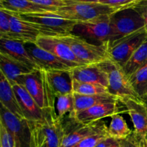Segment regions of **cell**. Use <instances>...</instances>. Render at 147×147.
Returning a JSON list of instances; mask_svg holds the SVG:
<instances>
[{
    "mask_svg": "<svg viewBox=\"0 0 147 147\" xmlns=\"http://www.w3.org/2000/svg\"><path fill=\"white\" fill-rule=\"evenodd\" d=\"M118 103H103L93 106L86 110L75 113L72 119L79 124L86 125L100 121L106 117H111L119 113V110Z\"/></svg>",
    "mask_w": 147,
    "mask_h": 147,
    "instance_id": "9a60e30c",
    "label": "cell"
},
{
    "mask_svg": "<svg viewBox=\"0 0 147 147\" xmlns=\"http://www.w3.org/2000/svg\"><path fill=\"white\" fill-rule=\"evenodd\" d=\"M119 142L118 140L111 137H106L101 142H99L96 147H119Z\"/></svg>",
    "mask_w": 147,
    "mask_h": 147,
    "instance_id": "8d00e7d4",
    "label": "cell"
},
{
    "mask_svg": "<svg viewBox=\"0 0 147 147\" xmlns=\"http://www.w3.org/2000/svg\"><path fill=\"white\" fill-rule=\"evenodd\" d=\"M0 100L1 105L20 119H25L19 105L12 86L4 74L0 73Z\"/></svg>",
    "mask_w": 147,
    "mask_h": 147,
    "instance_id": "7402d4cb",
    "label": "cell"
},
{
    "mask_svg": "<svg viewBox=\"0 0 147 147\" xmlns=\"http://www.w3.org/2000/svg\"><path fill=\"white\" fill-rule=\"evenodd\" d=\"M35 44L41 48L51 53L71 68L84 65L75 55L70 47L60 37L40 35L37 38Z\"/></svg>",
    "mask_w": 147,
    "mask_h": 147,
    "instance_id": "8fae6325",
    "label": "cell"
},
{
    "mask_svg": "<svg viewBox=\"0 0 147 147\" xmlns=\"http://www.w3.org/2000/svg\"><path fill=\"white\" fill-rule=\"evenodd\" d=\"M68 3H99L100 0H65Z\"/></svg>",
    "mask_w": 147,
    "mask_h": 147,
    "instance_id": "74e56055",
    "label": "cell"
},
{
    "mask_svg": "<svg viewBox=\"0 0 147 147\" xmlns=\"http://www.w3.org/2000/svg\"><path fill=\"white\" fill-rule=\"evenodd\" d=\"M117 8L101 3H68L57 9L55 13L72 21L87 22L104 15H111Z\"/></svg>",
    "mask_w": 147,
    "mask_h": 147,
    "instance_id": "5b68a950",
    "label": "cell"
},
{
    "mask_svg": "<svg viewBox=\"0 0 147 147\" xmlns=\"http://www.w3.org/2000/svg\"><path fill=\"white\" fill-rule=\"evenodd\" d=\"M0 122L4 125L11 136L14 147H30L32 131L28 121L19 119L1 106Z\"/></svg>",
    "mask_w": 147,
    "mask_h": 147,
    "instance_id": "30bf717a",
    "label": "cell"
},
{
    "mask_svg": "<svg viewBox=\"0 0 147 147\" xmlns=\"http://www.w3.org/2000/svg\"><path fill=\"white\" fill-rule=\"evenodd\" d=\"M1 8L17 14H31V13L55 12L56 9L44 7L30 0H0Z\"/></svg>",
    "mask_w": 147,
    "mask_h": 147,
    "instance_id": "603a6c76",
    "label": "cell"
},
{
    "mask_svg": "<svg viewBox=\"0 0 147 147\" xmlns=\"http://www.w3.org/2000/svg\"><path fill=\"white\" fill-rule=\"evenodd\" d=\"M24 119L30 122H40L45 119V109L42 110L22 86L17 83L11 84Z\"/></svg>",
    "mask_w": 147,
    "mask_h": 147,
    "instance_id": "4fadbf2b",
    "label": "cell"
},
{
    "mask_svg": "<svg viewBox=\"0 0 147 147\" xmlns=\"http://www.w3.org/2000/svg\"><path fill=\"white\" fill-rule=\"evenodd\" d=\"M0 70L11 84L17 83L20 76L36 70L2 52H0Z\"/></svg>",
    "mask_w": 147,
    "mask_h": 147,
    "instance_id": "ffe728a7",
    "label": "cell"
},
{
    "mask_svg": "<svg viewBox=\"0 0 147 147\" xmlns=\"http://www.w3.org/2000/svg\"><path fill=\"white\" fill-rule=\"evenodd\" d=\"M74 97V111L70 116L75 113L86 110L93 106L103 103H118L119 99L110 93L98 95H81L73 93Z\"/></svg>",
    "mask_w": 147,
    "mask_h": 147,
    "instance_id": "cb8c5ba5",
    "label": "cell"
},
{
    "mask_svg": "<svg viewBox=\"0 0 147 147\" xmlns=\"http://www.w3.org/2000/svg\"><path fill=\"white\" fill-rule=\"evenodd\" d=\"M147 62V39L134 53L127 63L122 67L128 77H130L136 70Z\"/></svg>",
    "mask_w": 147,
    "mask_h": 147,
    "instance_id": "484cf974",
    "label": "cell"
},
{
    "mask_svg": "<svg viewBox=\"0 0 147 147\" xmlns=\"http://www.w3.org/2000/svg\"><path fill=\"white\" fill-rule=\"evenodd\" d=\"M111 37L110 42L123 38L145 27L142 16L133 7L119 10L110 16Z\"/></svg>",
    "mask_w": 147,
    "mask_h": 147,
    "instance_id": "ba28073f",
    "label": "cell"
},
{
    "mask_svg": "<svg viewBox=\"0 0 147 147\" xmlns=\"http://www.w3.org/2000/svg\"><path fill=\"white\" fill-rule=\"evenodd\" d=\"M0 52L9 55L15 60L22 62L35 70H42L32 56L28 53L24 46V43L22 42L0 37Z\"/></svg>",
    "mask_w": 147,
    "mask_h": 147,
    "instance_id": "ac0fdd59",
    "label": "cell"
},
{
    "mask_svg": "<svg viewBox=\"0 0 147 147\" xmlns=\"http://www.w3.org/2000/svg\"><path fill=\"white\" fill-rule=\"evenodd\" d=\"M129 79L138 96L144 100L147 98V62L129 77Z\"/></svg>",
    "mask_w": 147,
    "mask_h": 147,
    "instance_id": "4316f807",
    "label": "cell"
},
{
    "mask_svg": "<svg viewBox=\"0 0 147 147\" xmlns=\"http://www.w3.org/2000/svg\"><path fill=\"white\" fill-rule=\"evenodd\" d=\"M70 73L73 80L83 83L101 85L107 88L109 86L107 73L99 66L98 64L78 66L70 69Z\"/></svg>",
    "mask_w": 147,
    "mask_h": 147,
    "instance_id": "2e32d148",
    "label": "cell"
},
{
    "mask_svg": "<svg viewBox=\"0 0 147 147\" xmlns=\"http://www.w3.org/2000/svg\"><path fill=\"white\" fill-rule=\"evenodd\" d=\"M60 38L70 47L75 55L84 65L98 64L109 60V43L97 45L73 34Z\"/></svg>",
    "mask_w": 147,
    "mask_h": 147,
    "instance_id": "277c9868",
    "label": "cell"
},
{
    "mask_svg": "<svg viewBox=\"0 0 147 147\" xmlns=\"http://www.w3.org/2000/svg\"><path fill=\"white\" fill-rule=\"evenodd\" d=\"M56 109H57V117L63 121L66 113H69L70 116L74 111V97L73 93L69 94L60 96L56 98Z\"/></svg>",
    "mask_w": 147,
    "mask_h": 147,
    "instance_id": "f1b7e54d",
    "label": "cell"
},
{
    "mask_svg": "<svg viewBox=\"0 0 147 147\" xmlns=\"http://www.w3.org/2000/svg\"><path fill=\"white\" fill-rule=\"evenodd\" d=\"M145 103H146V106H147V100H145Z\"/></svg>",
    "mask_w": 147,
    "mask_h": 147,
    "instance_id": "60d3db41",
    "label": "cell"
},
{
    "mask_svg": "<svg viewBox=\"0 0 147 147\" xmlns=\"http://www.w3.org/2000/svg\"><path fill=\"white\" fill-rule=\"evenodd\" d=\"M126 107L134 125V133L144 143L147 137V106L139 99L125 98L120 100Z\"/></svg>",
    "mask_w": 147,
    "mask_h": 147,
    "instance_id": "7c38bea8",
    "label": "cell"
},
{
    "mask_svg": "<svg viewBox=\"0 0 147 147\" xmlns=\"http://www.w3.org/2000/svg\"><path fill=\"white\" fill-rule=\"evenodd\" d=\"M146 39L147 31L144 27L123 38L109 43V59L123 67Z\"/></svg>",
    "mask_w": 147,
    "mask_h": 147,
    "instance_id": "9c48e42d",
    "label": "cell"
},
{
    "mask_svg": "<svg viewBox=\"0 0 147 147\" xmlns=\"http://www.w3.org/2000/svg\"><path fill=\"white\" fill-rule=\"evenodd\" d=\"M42 110L55 109V96L50 89L44 70H36L17 79Z\"/></svg>",
    "mask_w": 147,
    "mask_h": 147,
    "instance_id": "3957f363",
    "label": "cell"
},
{
    "mask_svg": "<svg viewBox=\"0 0 147 147\" xmlns=\"http://www.w3.org/2000/svg\"><path fill=\"white\" fill-rule=\"evenodd\" d=\"M22 20L32 23L40 30L42 35L63 37L72 34L78 22L63 18L53 11L18 14Z\"/></svg>",
    "mask_w": 147,
    "mask_h": 147,
    "instance_id": "7a4b0ae2",
    "label": "cell"
},
{
    "mask_svg": "<svg viewBox=\"0 0 147 147\" xmlns=\"http://www.w3.org/2000/svg\"><path fill=\"white\" fill-rule=\"evenodd\" d=\"M73 93L81 95H98L109 93L107 88L98 84L83 83L73 80Z\"/></svg>",
    "mask_w": 147,
    "mask_h": 147,
    "instance_id": "83f0119b",
    "label": "cell"
},
{
    "mask_svg": "<svg viewBox=\"0 0 147 147\" xmlns=\"http://www.w3.org/2000/svg\"><path fill=\"white\" fill-rule=\"evenodd\" d=\"M119 147H121V146H119Z\"/></svg>",
    "mask_w": 147,
    "mask_h": 147,
    "instance_id": "b9f144b4",
    "label": "cell"
},
{
    "mask_svg": "<svg viewBox=\"0 0 147 147\" xmlns=\"http://www.w3.org/2000/svg\"><path fill=\"white\" fill-rule=\"evenodd\" d=\"M50 89L55 98L73 93L70 70H45Z\"/></svg>",
    "mask_w": 147,
    "mask_h": 147,
    "instance_id": "d6986e66",
    "label": "cell"
},
{
    "mask_svg": "<svg viewBox=\"0 0 147 147\" xmlns=\"http://www.w3.org/2000/svg\"><path fill=\"white\" fill-rule=\"evenodd\" d=\"M144 146H145V147H147V137H146V139H145V142H144Z\"/></svg>",
    "mask_w": 147,
    "mask_h": 147,
    "instance_id": "ab89813d",
    "label": "cell"
},
{
    "mask_svg": "<svg viewBox=\"0 0 147 147\" xmlns=\"http://www.w3.org/2000/svg\"><path fill=\"white\" fill-rule=\"evenodd\" d=\"M0 145L1 147H14V143L9 133L3 123L0 122Z\"/></svg>",
    "mask_w": 147,
    "mask_h": 147,
    "instance_id": "836d02e7",
    "label": "cell"
},
{
    "mask_svg": "<svg viewBox=\"0 0 147 147\" xmlns=\"http://www.w3.org/2000/svg\"><path fill=\"white\" fill-rule=\"evenodd\" d=\"M30 122V121H29ZM37 147H60L65 136L63 121L55 109H45V119L40 122H30Z\"/></svg>",
    "mask_w": 147,
    "mask_h": 147,
    "instance_id": "6da1fadb",
    "label": "cell"
},
{
    "mask_svg": "<svg viewBox=\"0 0 147 147\" xmlns=\"http://www.w3.org/2000/svg\"><path fill=\"white\" fill-rule=\"evenodd\" d=\"M108 128L109 127L106 126L97 133L87 136L73 147H96L99 142L106 139V137H109Z\"/></svg>",
    "mask_w": 147,
    "mask_h": 147,
    "instance_id": "f546056e",
    "label": "cell"
},
{
    "mask_svg": "<svg viewBox=\"0 0 147 147\" xmlns=\"http://www.w3.org/2000/svg\"><path fill=\"white\" fill-rule=\"evenodd\" d=\"M106 126L105 122L100 120L89 124H81L73 130L65 132L60 147H73L83 139L97 133Z\"/></svg>",
    "mask_w": 147,
    "mask_h": 147,
    "instance_id": "44dd1931",
    "label": "cell"
},
{
    "mask_svg": "<svg viewBox=\"0 0 147 147\" xmlns=\"http://www.w3.org/2000/svg\"><path fill=\"white\" fill-rule=\"evenodd\" d=\"M30 1L44 7L54 8L56 9L67 4L65 0H30Z\"/></svg>",
    "mask_w": 147,
    "mask_h": 147,
    "instance_id": "e575fe53",
    "label": "cell"
},
{
    "mask_svg": "<svg viewBox=\"0 0 147 147\" xmlns=\"http://www.w3.org/2000/svg\"><path fill=\"white\" fill-rule=\"evenodd\" d=\"M133 8L136 10L143 18L145 23V29L147 31V0H142Z\"/></svg>",
    "mask_w": 147,
    "mask_h": 147,
    "instance_id": "d590c367",
    "label": "cell"
},
{
    "mask_svg": "<svg viewBox=\"0 0 147 147\" xmlns=\"http://www.w3.org/2000/svg\"><path fill=\"white\" fill-rule=\"evenodd\" d=\"M110 16L104 15L90 21L77 22L72 34L92 44L97 45L108 44L111 37Z\"/></svg>",
    "mask_w": 147,
    "mask_h": 147,
    "instance_id": "52a82bcc",
    "label": "cell"
},
{
    "mask_svg": "<svg viewBox=\"0 0 147 147\" xmlns=\"http://www.w3.org/2000/svg\"><path fill=\"white\" fill-rule=\"evenodd\" d=\"M132 132L133 131L129 127L121 115L117 113L111 116V121L108 128L109 137L119 141L127 138Z\"/></svg>",
    "mask_w": 147,
    "mask_h": 147,
    "instance_id": "d4e9b609",
    "label": "cell"
},
{
    "mask_svg": "<svg viewBox=\"0 0 147 147\" xmlns=\"http://www.w3.org/2000/svg\"><path fill=\"white\" fill-rule=\"evenodd\" d=\"M24 46L42 70H67L71 69L60 59L47 50L37 46L35 43H24Z\"/></svg>",
    "mask_w": 147,
    "mask_h": 147,
    "instance_id": "e0dca14e",
    "label": "cell"
},
{
    "mask_svg": "<svg viewBox=\"0 0 147 147\" xmlns=\"http://www.w3.org/2000/svg\"><path fill=\"white\" fill-rule=\"evenodd\" d=\"M9 12L10 14L11 31L8 39L23 43H35L37 38L42 35L40 30L32 23L22 20L17 13Z\"/></svg>",
    "mask_w": 147,
    "mask_h": 147,
    "instance_id": "5bb4252c",
    "label": "cell"
},
{
    "mask_svg": "<svg viewBox=\"0 0 147 147\" xmlns=\"http://www.w3.org/2000/svg\"><path fill=\"white\" fill-rule=\"evenodd\" d=\"M98 65L108 75V90L110 94L114 96L119 100L129 98L142 100L135 92L129 81V77L123 71L122 67L110 59L101 62Z\"/></svg>",
    "mask_w": 147,
    "mask_h": 147,
    "instance_id": "8992f818",
    "label": "cell"
},
{
    "mask_svg": "<svg viewBox=\"0 0 147 147\" xmlns=\"http://www.w3.org/2000/svg\"><path fill=\"white\" fill-rule=\"evenodd\" d=\"M10 14L8 11L0 9V37L8 38L11 31Z\"/></svg>",
    "mask_w": 147,
    "mask_h": 147,
    "instance_id": "4dcf8cb0",
    "label": "cell"
},
{
    "mask_svg": "<svg viewBox=\"0 0 147 147\" xmlns=\"http://www.w3.org/2000/svg\"><path fill=\"white\" fill-rule=\"evenodd\" d=\"M30 147H37V143H36V141H35V138H34V134L32 133V141H31V146Z\"/></svg>",
    "mask_w": 147,
    "mask_h": 147,
    "instance_id": "f35d334b",
    "label": "cell"
},
{
    "mask_svg": "<svg viewBox=\"0 0 147 147\" xmlns=\"http://www.w3.org/2000/svg\"><path fill=\"white\" fill-rule=\"evenodd\" d=\"M142 0H100L99 3L111 6L121 10L127 8H131Z\"/></svg>",
    "mask_w": 147,
    "mask_h": 147,
    "instance_id": "1f68e13d",
    "label": "cell"
},
{
    "mask_svg": "<svg viewBox=\"0 0 147 147\" xmlns=\"http://www.w3.org/2000/svg\"><path fill=\"white\" fill-rule=\"evenodd\" d=\"M119 142L121 147H145L144 143L134 133V131L127 138L119 140Z\"/></svg>",
    "mask_w": 147,
    "mask_h": 147,
    "instance_id": "d6a6232c",
    "label": "cell"
}]
</instances>
